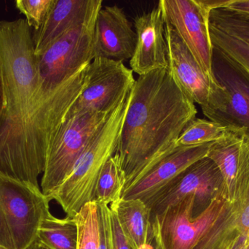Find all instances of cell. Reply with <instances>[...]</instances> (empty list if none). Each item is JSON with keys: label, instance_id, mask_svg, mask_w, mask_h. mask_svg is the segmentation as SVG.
<instances>
[{"label": "cell", "instance_id": "484cf974", "mask_svg": "<svg viewBox=\"0 0 249 249\" xmlns=\"http://www.w3.org/2000/svg\"><path fill=\"white\" fill-rule=\"evenodd\" d=\"M55 0H17L16 8L24 15L26 20L34 31L37 30L45 21Z\"/></svg>", "mask_w": 249, "mask_h": 249}, {"label": "cell", "instance_id": "3957f363", "mask_svg": "<svg viewBox=\"0 0 249 249\" xmlns=\"http://www.w3.org/2000/svg\"><path fill=\"white\" fill-rule=\"evenodd\" d=\"M130 91L92 136L71 172L48 198L55 200L68 217H74L85 204L94 200L102 169L118 150Z\"/></svg>", "mask_w": 249, "mask_h": 249}, {"label": "cell", "instance_id": "8992f818", "mask_svg": "<svg viewBox=\"0 0 249 249\" xmlns=\"http://www.w3.org/2000/svg\"><path fill=\"white\" fill-rule=\"evenodd\" d=\"M112 112L91 111L64 121L47 153L40 184L41 191L47 198L64 182L92 136Z\"/></svg>", "mask_w": 249, "mask_h": 249}, {"label": "cell", "instance_id": "7a4b0ae2", "mask_svg": "<svg viewBox=\"0 0 249 249\" xmlns=\"http://www.w3.org/2000/svg\"><path fill=\"white\" fill-rule=\"evenodd\" d=\"M0 62L7 105L0 122V173L21 128L36 81L32 28L25 19L0 21Z\"/></svg>", "mask_w": 249, "mask_h": 249}, {"label": "cell", "instance_id": "f1b7e54d", "mask_svg": "<svg viewBox=\"0 0 249 249\" xmlns=\"http://www.w3.org/2000/svg\"><path fill=\"white\" fill-rule=\"evenodd\" d=\"M6 105H7V96H6L5 84H4L2 68L0 62V122L4 115Z\"/></svg>", "mask_w": 249, "mask_h": 249}, {"label": "cell", "instance_id": "ffe728a7", "mask_svg": "<svg viewBox=\"0 0 249 249\" xmlns=\"http://www.w3.org/2000/svg\"><path fill=\"white\" fill-rule=\"evenodd\" d=\"M238 134H244L214 121L196 118L184 129L177 140V146L187 147L216 143Z\"/></svg>", "mask_w": 249, "mask_h": 249}, {"label": "cell", "instance_id": "5bb4252c", "mask_svg": "<svg viewBox=\"0 0 249 249\" xmlns=\"http://www.w3.org/2000/svg\"><path fill=\"white\" fill-rule=\"evenodd\" d=\"M137 35L124 10L118 6H106L98 13L93 32L94 58L123 61L134 54Z\"/></svg>", "mask_w": 249, "mask_h": 249}, {"label": "cell", "instance_id": "277c9868", "mask_svg": "<svg viewBox=\"0 0 249 249\" xmlns=\"http://www.w3.org/2000/svg\"><path fill=\"white\" fill-rule=\"evenodd\" d=\"M49 203L40 187L0 173V249H30Z\"/></svg>", "mask_w": 249, "mask_h": 249}, {"label": "cell", "instance_id": "4fadbf2b", "mask_svg": "<svg viewBox=\"0 0 249 249\" xmlns=\"http://www.w3.org/2000/svg\"><path fill=\"white\" fill-rule=\"evenodd\" d=\"M213 143L177 147L147 173L126 187L122 199H139L147 204L187 168L206 157Z\"/></svg>", "mask_w": 249, "mask_h": 249}, {"label": "cell", "instance_id": "d6a6232c", "mask_svg": "<svg viewBox=\"0 0 249 249\" xmlns=\"http://www.w3.org/2000/svg\"></svg>", "mask_w": 249, "mask_h": 249}, {"label": "cell", "instance_id": "e0dca14e", "mask_svg": "<svg viewBox=\"0 0 249 249\" xmlns=\"http://www.w3.org/2000/svg\"><path fill=\"white\" fill-rule=\"evenodd\" d=\"M245 134H238L213 143L207 157L220 171L223 179V192L230 203L235 200L237 182L243 160V140Z\"/></svg>", "mask_w": 249, "mask_h": 249}, {"label": "cell", "instance_id": "6da1fadb", "mask_svg": "<svg viewBox=\"0 0 249 249\" xmlns=\"http://www.w3.org/2000/svg\"><path fill=\"white\" fill-rule=\"evenodd\" d=\"M197 114L195 102L168 68L139 76L130 91L116 152L125 188L177 149L178 137Z\"/></svg>", "mask_w": 249, "mask_h": 249}, {"label": "cell", "instance_id": "4316f807", "mask_svg": "<svg viewBox=\"0 0 249 249\" xmlns=\"http://www.w3.org/2000/svg\"><path fill=\"white\" fill-rule=\"evenodd\" d=\"M198 1L200 5L210 13L211 11L216 9L226 8L232 0H198Z\"/></svg>", "mask_w": 249, "mask_h": 249}, {"label": "cell", "instance_id": "d6986e66", "mask_svg": "<svg viewBox=\"0 0 249 249\" xmlns=\"http://www.w3.org/2000/svg\"><path fill=\"white\" fill-rule=\"evenodd\" d=\"M77 238L74 217L58 219L50 212L39 227L35 244L45 249H77Z\"/></svg>", "mask_w": 249, "mask_h": 249}, {"label": "cell", "instance_id": "2e32d148", "mask_svg": "<svg viewBox=\"0 0 249 249\" xmlns=\"http://www.w3.org/2000/svg\"><path fill=\"white\" fill-rule=\"evenodd\" d=\"M102 2V0H55L42 26L32 32L36 57L84 20Z\"/></svg>", "mask_w": 249, "mask_h": 249}, {"label": "cell", "instance_id": "cb8c5ba5", "mask_svg": "<svg viewBox=\"0 0 249 249\" xmlns=\"http://www.w3.org/2000/svg\"><path fill=\"white\" fill-rule=\"evenodd\" d=\"M211 41L249 73V44L209 25Z\"/></svg>", "mask_w": 249, "mask_h": 249}, {"label": "cell", "instance_id": "1f68e13d", "mask_svg": "<svg viewBox=\"0 0 249 249\" xmlns=\"http://www.w3.org/2000/svg\"><path fill=\"white\" fill-rule=\"evenodd\" d=\"M29 249H45L42 248V247H39V246L36 245V244H35Z\"/></svg>", "mask_w": 249, "mask_h": 249}, {"label": "cell", "instance_id": "4dcf8cb0", "mask_svg": "<svg viewBox=\"0 0 249 249\" xmlns=\"http://www.w3.org/2000/svg\"><path fill=\"white\" fill-rule=\"evenodd\" d=\"M140 249H159V248L157 246H155L153 243L152 244H149V245L146 246V247Z\"/></svg>", "mask_w": 249, "mask_h": 249}, {"label": "cell", "instance_id": "f546056e", "mask_svg": "<svg viewBox=\"0 0 249 249\" xmlns=\"http://www.w3.org/2000/svg\"><path fill=\"white\" fill-rule=\"evenodd\" d=\"M226 249H249V238L238 237L231 241Z\"/></svg>", "mask_w": 249, "mask_h": 249}, {"label": "cell", "instance_id": "9a60e30c", "mask_svg": "<svg viewBox=\"0 0 249 249\" xmlns=\"http://www.w3.org/2000/svg\"><path fill=\"white\" fill-rule=\"evenodd\" d=\"M137 42L130 58L131 70L139 76L168 67L165 23L159 7L134 19Z\"/></svg>", "mask_w": 249, "mask_h": 249}, {"label": "cell", "instance_id": "8fae6325", "mask_svg": "<svg viewBox=\"0 0 249 249\" xmlns=\"http://www.w3.org/2000/svg\"><path fill=\"white\" fill-rule=\"evenodd\" d=\"M222 190L223 179L220 171L206 156L187 168L146 204L151 210V220L167 208L190 196L196 197V206L197 203L208 206Z\"/></svg>", "mask_w": 249, "mask_h": 249}, {"label": "cell", "instance_id": "ac0fdd59", "mask_svg": "<svg viewBox=\"0 0 249 249\" xmlns=\"http://www.w3.org/2000/svg\"><path fill=\"white\" fill-rule=\"evenodd\" d=\"M111 206L116 211L124 233L136 249L153 244L151 210L146 203L139 199H121Z\"/></svg>", "mask_w": 249, "mask_h": 249}, {"label": "cell", "instance_id": "5b68a950", "mask_svg": "<svg viewBox=\"0 0 249 249\" xmlns=\"http://www.w3.org/2000/svg\"><path fill=\"white\" fill-rule=\"evenodd\" d=\"M230 202L223 190L193 217L196 197H186L151 220L154 244L159 249H195L226 211Z\"/></svg>", "mask_w": 249, "mask_h": 249}, {"label": "cell", "instance_id": "83f0119b", "mask_svg": "<svg viewBox=\"0 0 249 249\" xmlns=\"http://www.w3.org/2000/svg\"><path fill=\"white\" fill-rule=\"evenodd\" d=\"M226 8L249 17V0H232Z\"/></svg>", "mask_w": 249, "mask_h": 249}, {"label": "cell", "instance_id": "52a82bcc", "mask_svg": "<svg viewBox=\"0 0 249 249\" xmlns=\"http://www.w3.org/2000/svg\"><path fill=\"white\" fill-rule=\"evenodd\" d=\"M133 73L123 61L94 58L88 67L86 86L66 119L91 111H113L133 88Z\"/></svg>", "mask_w": 249, "mask_h": 249}, {"label": "cell", "instance_id": "ba28073f", "mask_svg": "<svg viewBox=\"0 0 249 249\" xmlns=\"http://www.w3.org/2000/svg\"><path fill=\"white\" fill-rule=\"evenodd\" d=\"M165 39L170 73L180 88L209 118L223 102V89L203 72L178 34L168 24H165Z\"/></svg>", "mask_w": 249, "mask_h": 249}, {"label": "cell", "instance_id": "7402d4cb", "mask_svg": "<svg viewBox=\"0 0 249 249\" xmlns=\"http://www.w3.org/2000/svg\"><path fill=\"white\" fill-rule=\"evenodd\" d=\"M74 219L77 225V249H99L101 219L97 202L93 200L85 204Z\"/></svg>", "mask_w": 249, "mask_h": 249}, {"label": "cell", "instance_id": "7c38bea8", "mask_svg": "<svg viewBox=\"0 0 249 249\" xmlns=\"http://www.w3.org/2000/svg\"><path fill=\"white\" fill-rule=\"evenodd\" d=\"M238 237L249 238V137L244 136L243 160L235 200L195 249H226Z\"/></svg>", "mask_w": 249, "mask_h": 249}, {"label": "cell", "instance_id": "d4e9b609", "mask_svg": "<svg viewBox=\"0 0 249 249\" xmlns=\"http://www.w3.org/2000/svg\"><path fill=\"white\" fill-rule=\"evenodd\" d=\"M98 204L108 249H137L124 233L113 206L104 203Z\"/></svg>", "mask_w": 249, "mask_h": 249}, {"label": "cell", "instance_id": "603a6c76", "mask_svg": "<svg viewBox=\"0 0 249 249\" xmlns=\"http://www.w3.org/2000/svg\"><path fill=\"white\" fill-rule=\"evenodd\" d=\"M209 25L249 44V17L228 8L212 10Z\"/></svg>", "mask_w": 249, "mask_h": 249}, {"label": "cell", "instance_id": "9c48e42d", "mask_svg": "<svg viewBox=\"0 0 249 249\" xmlns=\"http://www.w3.org/2000/svg\"><path fill=\"white\" fill-rule=\"evenodd\" d=\"M212 73L225 99L209 119L249 137V73L213 46Z\"/></svg>", "mask_w": 249, "mask_h": 249}, {"label": "cell", "instance_id": "30bf717a", "mask_svg": "<svg viewBox=\"0 0 249 249\" xmlns=\"http://www.w3.org/2000/svg\"><path fill=\"white\" fill-rule=\"evenodd\" d=\"M158 7L165 24L178 34L199 65L212 80L213 45L209 32V14L198 0H160Z\"/></svg>", "mask_w": 249, "mask_h": 249}, {"label": "cell", "instance_id": "44dd1931", "mask_svg": "<svg viewBox=\"0 0 249 249\" xmlns=\"http://www.w3.org/2000/svg\"><path fill=\"white\" fill-rule=\"evenodd\" d=\"M126 186V176L121 159L115 153L105 164L99 175L94 200L110 206L122 199Z\"/></svg>", "mask_w": 249, "mask_h": 249}]
</instances>
